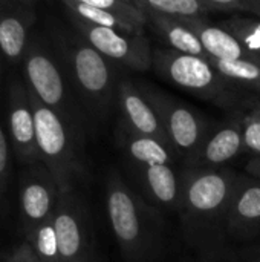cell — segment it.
I'll use <instances>...</instances> for the list:
<instances>
[{
    "mask_svg": "<svg viewBox=\"0 0 260 262\" xmlns=\"http://www.w3.org/2000/svg\"><path fill=\"white\" fill-rule=\"evenodd\" d=\"M138 88L159 115L178 157H182L190 163L201 149L211 126L199 112L172 98L158 88L147 83H143Z\"/></svg>",
    "mask_w": 260,
    "mask_h": 262,
    "instance_id": "52a82bcc",
    "label": "cell"
},
{
    "mask_svg": "<svg viewBox=\"0 0 260 262\" xmlns=\"http://www.w3.org/2000/svg\"><path fill=\"white\" fill-rule=\"evenodd\" d=\"M8 175H9V144L3 129L0 127V198L6 189Z\"/></svg>",
    "mask_w": 260,
    "mask_h": 262,
    "instance_id": "484cf974",
    "label": "cell"
},
{
    "mask_svg": "<svg viewBox=\"0 0 260 262\" xmlns=\"http://www.w3.org/2000/svg\"><path fill=\"white\" fill-rule=\"evenodd\" d=\"M152 68L169 83L221 107H233L239 101L238 86L218 72L208 60L155 48Z\"/></svg>",
    "mask_w": 260,
    "mask_h": 262,
    "instance_id": "8992f818",
    "label": "cell"
},
{
    "mask_svg": "<svg viewBox=\"0 0 260 262\" xmlns=\"http://www.w3.org/2000/svg\"><path fill=\"white\" fill-rule=\"evenodd\" d=\"M182 23L199 38L202 48L210 55V58L222 61H234L242 58L254 57L251 55L236 37H233L222 26H213L207 18H179Z\"/></svg>",
    "mask_w": 260,
    "mask_h": 262,
    "instance_id": "2e32d148",
    "label": "cell"
},
{
    "mask_svg": "<svg viewBox=\"0 0 260 262\" xmlns=\"http://www.w3.org/2000/svg\"><path fill=\"white\" fill-rule=\"evenodd\" d=\"M28 89L49 109H52L83 143L89 120L74 91L67 86L66 74L52 49L43 37L29 41L23 58Z\"/></svg>",
    "mask_w": 260,
    "mask_h": 262,
    "instance_id": "3957f363",
    "label": "cell"
},
{
    "mask_svg": "<svg viewBox=\"0 0 260 262\" xmlns=\"http://www.w3.org/2000/svg\"><path fill=\"white\" fill-rule=\"evenodd\" d=\"M9 137L15 157L23 166L40 161L29 91L20 80H14L9 88Z\"/></svg>",
    "mask_w": 260,
    "mask_h": 262,
    "instance_id": "7c38bea8",
    "label": "cell"
},
{
    "mask_svg": "<svg viewBox=\"0 0 260 262\" xmlns=\"http://www.w3.org/2000/svg\"><path fill=\"white\" fill-rule=\"evenodd\" d=\"M49 41L89 124H100L118 106V86L123 80L120 64L103 57L77 31H67L60 23L49 25Z\"/></svg>",
    "mask_w": 260,
    "mask_h": 262,
    "instance_id": "6da1fadb",
    "label": "cell"
},
{
    "mask_svg": "<svg viewBox=\"0 0 260 262\" xmlns=\"http://www.w3.org/2000/svg\"><path fill=\"white\" fill-rule=\"evenodd\" d=\"M72 28L95 51L115 64L146 72L153 63V49L149 38L139 34L123 32L112 28L90 25L77 18H69Z\"/></svg>",
    "mask_w": 260,
    "mask_h": 262,
    "instance_id": "ba28073f",
    "label": "cell"
},
{
    "mask_svg": "<svg viewBox=\"0 0 260 262\" xmlns=\"http://www.w3.org/2000/svg\"><path fill=\"white\" fill-rule=\"evenodd\" d=\"M118 111L120 127L138 137L153 138L173 149L155 107L150 104L141 89L126 77H123L118 86Z\"/></svg>",
    "mask_w": 260,
    "mask_h": 262,
    "instance_id": "8fae6325",
    "label": "cell"
},
{
    "mask_svg": "<svg viewBox=\"0 0 260 262\" xmlns=\"http://www.w3.org/2000/svg\"><path fill=\"white\" fill-rule=\"evenodd\" d=\"M242 137L245 150H250L260 157V107L244 117Z\"/></svg>",
    "mask_w": 260,
    "mask_h": 262,
    "instance_id": "cb8c5ba5",
    "label": "cell"
},
{
    "mask_svg": "<svg viewBox=\"0 0 260 262\" xmlns=\"http://www.w3.org/2000/svg\"><path fill=\"white\" fill-rule=\"evenodd\" d=\"M227 232L239 238L260 235V180L239 177L227 216Z\"/></svg>",
    "mask_w": 260,
    "mask_h": 262,
    "instance_id": "9a60e30c",
    "label": "cell"
},
{
    "mask_svg": "<svg viewBox=\"0 0 260 262\" xmlns=\"http://www.w3.org/2000/svg\"><path fill=\"white\" fill-rule=\"evenodd\" d=\"M242 121L244 117L236 115L231 120L219 124L218 127H210L201 149L188 164L193 166L195 169L198 167L215 169L233 160L236 155L245 150L244 137H242Z\"/></svg>",
    "mask_w": 260,
    "mask_h": 262,
    "instance_id": "5bb4252c",
    "label": "cell"
},
{
    "mask_svg": "<svg viewBox=\"0 0 260 262\" xmlns=\"http://www.w3.org/2000/svg\"><path fill=\"white\" fill-rule=\"evenodd\" d=\"M259 107H260V104H259Z\"/></svg>",
    "mask_w": 260,
    "mask_h": 262,
    "instance_id": "f546056e",
    "label": "cell"
},
{
    "mask_svg": "<svg viewBox=\"0 0 260 262\" xmlns=\"http://www.w3.org/2000/svg\"><path fill=\"white\" fill-rule=\"evenodd\" d=\"M210 64L236 86L260 92V57H250L234 61L210 58Z\"/></svg>",
    "mask_w": 260,
    "mask_h": 262,
    "instance_id": "44dd1931",
    "label": "cell"
},
{
    "mask_svg": "<svg viewBox=\"0 0 260 262\" xmlns=\"http://www.w3.org/2000/svg\"><path fill=\"white\" fill-rule=\"evenodd\" d=\"M210 14H242L248 12L250 0H204Z\"/></svg>",
    "mask_w": 260,
    "mask_h": 262,
    "instance_id": "d4e9b609",
    "label": "cell"
},
{
    "mask_svg": "<svg viewBox=\"0 0 260 262\" xmlns=\"http://www.w3.org/2000/svg\"><path fill=\"white\" fill-rule=\"evenodd\" d=\"M144 14L147 15L149 26L153 29L158 38L164 41L166 45L164 48L210 61V55L202 48L199 38L182 23V20L164 17L152 12H144Z\"/></svg>",
    "mask_w": 260,
    "mask_h": 262,
    "instance_id": "ac0fdd59",
    "label": "cell"
},
{
    "mask_svg": "<svg viewBox=\"0 0 260 262\" xmlns=\"http://www.w3.org/2000/svg\"><path fill=\"white\" fill-rule=\"evenodd\" d=\"M221 26L236 37L251 55L260 57V20L233 17L222 21Z\"/></svg>",
    "mask_w": 260,
    "mask_h": 262,
    "instance_id": "7402d4cb",
    "label": "cell"
},
{
    "mask_svg": "<svg viewBox=\"0 0 260 262\" xmlns=\"http://www.w3.org/2000/svg\"><path fill=\"white\" fill-rule=\"evenodd\" d=\"M34 23V2H0V52L11 63H17L25 58Z\"/></svg>",
    "mask_w": 260,
    "mask_h": 262,
    "instance_id": "4fadbf2b",
    "label": "cell"
},
{
    "mask_svg": "<svg viewBox=\"0 0 260 262\" xmlns=\"http://www.w3.org/2000/svg\"><path fill=\"white\" fill-rule=\"evenodd\" d=\"M239 177L231 169L198 167L182 175L181 215L188 238L211 249L227 230V216Z\"/></svg>",
    "mask_w": 260,
    "mask_h": 262,
    "instance_id": "7a4b0ae2",
    "label": "cell"
},
{
    "mask_svg": "<svg viewBox=\"0 0 260 262\" xmlns=\"http://www.w3.org/2000/svg\"><path fill=\"white\" fill-rule=\"evenodd\" d=\"M143 12L170 18H207L210 14L204 0H135Z\"/></svg>",
    "mask_w": 260,
    "mask_h": 262,
    "instance_id": "ffe728a7",
    "label": "cell"
},
{
    "mask_svg": "<svg viewBox=\"0 0 260 262\" xmlns=\"http://www.w3.org/2000/svg\"><path fill=\"white\" fill-rule=\"evenodd\" d=\"M29 101L35 120V138L40 161L51 172L60 193L75 190V181L84 173L81 160L83 143L74 135L69 126L52 109L46 107L31 91Z\"/></svg>",
    "mask_w": 260,
    "mask_h": 262,
    "instance_id": "5b68a950",
    "label": "cell"
},
{
    "mask_svg": "<svg viewBox=\"0 0 260 262\" xmlns=\"http://www.w3.org/2000/svg\"><path fill=\"white\" fill-rule=\"evenodd\" d=\"M58 195L57 183L41 161L25 166L18 183V213L25 238L54 218Z\"/></svg>",
    "mask_w": 260,
    "mask_h": 262,
    "instance_id": "30bf717a",
    "label": "cell"
},
{
    "mask_svg": "<svg viewBox=\"0 0 260 262\" xmlns=\"http://www.w3.org/2000/svg\"><path fill=\"white\" fill-rule=\"evenodd\" d=\"M106 207L124 259L146 261L155 249L159 220L116 170H110L106 180Z\"/></svg>",
    "mask_w": 260,
    "mask_h": 262,
    "instance_id": "277c9868",
    "label": "cell"
},
{
    "mask_svg": "<svg viewBox=\"0 0 260 262\" xmlns=\"http://www.w3.org/2000/svg\"><path fill=\"white\" fill-rule=\"evenodd\" d=\"M147 195L158 204L179 210L182 204V178L170 164L136 166Z\"/></svg>",
    "mask_w": 260,
    "mask_h": 262,
    "instance_id": "e0dca14e",
    "label": "cell"
},
{
    "mask_svg": "<svg viewBox=\"0 0 260 262\" xmlns=\"http://www.w3.org/2000/svg\"><path fill=\"white\" fill-rule=\"evenodd\" d=\"M8 262H40L38 261V258L35 256V253H34V250H32V247L29 246V243H21V244H18L14 250H12V253H11V256L8 258Z\"/></svg>",
    "mask_w": 260,
    "mask_h": 262,
    "instance_id": "4316f807",
    "label": "cell"
},
{
    "mask_svg": "<svg viewBox=\"0 0 260 262\" xmlns=\"http://www.w3.org/2000/svg\"><path fill=\"white\" fill-rule=\"evenodd\" d=\"M90 262H98V261H97V256H95V258H93V259H92Z\"/></svg>",
    "mask_w": 260,
    "mask_h": 262,
    "instance_id": "f1b7e54d",
    "label": "cell"
},
{
    "mask_svg": "<svg viewBox=\"0 0 260 262\" xmlns=\"http://www.w3.org/2000/svg\"><path fill=\"white\" fill-rule=\"evenodd\" d=\"M247 172L256 178V180H260V157H254L248 164H247Z\"/></svg>",
    "mask_w": 260,
    "mask_h": 262,
    "instance_id": "83f0119b",
    "label": "cell"
},
{
    "mask_svg": "<svg viewBox=\"0 0 260 262\" xmlns=\"http://www.w3.org/2000/svg\"><path fill=\"white\" fill-rule=\"evenodd\" d=\"M52 221L60 262H90L95 258L89 212L75 190L58 195Z\"/></svg>",
    "mask_w": 260,
    "mask_h": 262,
    "instance_id": "9c48e42d",
    "label": "cell"
},
{
    "mask_svg": "<svg viewBox=\"0 0 260 262\" xmlns=\"http://www.w3.org/2000/svg\"><path fill=\"white\" fill-rule=\"evenodd\" d=\"M25 241L29 243L40 262H60V252L52 220L37 227L29 236H26Z\"/></svg>",
    "mask_w": 260,
    "mask_h": 262,
    "instance_id": "603a6c76",
    "label": "cell"
},
{
    "mask_svg": "<svg viewBox=\"0 0 260 262\" xmlns=\"http://www.w3.org/2000/svg\"><path fill=\"white\" fill-rule=\"evenodd\" d=\"M116 140H118L120 147L124 150L127 158L135 166H149V164H170L172 166V163L178 157V154L172 147L153 138L133 135L120 126L116 132Z\"/></svg>",
    "mask_w": 260,
    "mask_h": 262,
    "instance_id": "d6986e66",
    "label": "cell"
}]
</instances>
